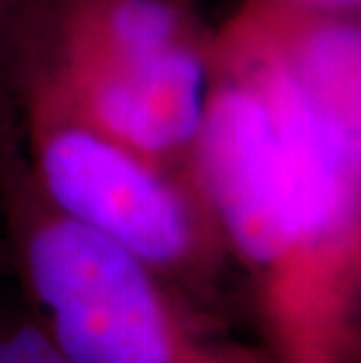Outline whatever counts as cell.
Wrapping results in <instances>:
<instances>
[{
	"label": "cell",
	"instance_id": "7",
	"mask_svg": "<svg viewBox=\"0 0 361 363\" xmlns=\"http://www.w3.org/2000/svg\"><path fill=\"white\" fill-rule=\"evenodd\" d=\"M0 363H68L28 310L0 312Z\"/></svg>",
	"mask_w": 361,
	"mask_h": 363
},
{
	"label": "cell",
	"instance_id": "2",
	"mask_svg": "<svg viewBox=\"0 0 361 363\" xmlns=\"http://www.w3.org/2000/svg\"><path fill=\"white\" fill-rule=\"evenodd\" d=\"M28 314L68 363H251L193 335L165 279L40 202L14 216Z\"/></svg>",
	"mask_w": 361,
	"mask_h": 363
},
{
	"label": "cell",
	"instance_id": "4",
	"mask_svg": "<svg viewBox=\"0 0 361 363\" xmlns=\"http://www.w3.org/2000/svg\"><path fill=\"white\" fill-rule=\"evenodd\" d=\"M211 66L190 40L134 59H96L84 75L91 127L162 162L193 150L211 94Z\"/></svg>",
	"mask_w": 361,
	"mask_h": 363
},
{
	"label": "cell",
	"instance_id": "5",
	"mask_svg": "<svg viewBox=\"0 0 361 363\" xmlns=\"http://www.w3.org/2000/svg\"><path fill=\"white\" fill-rule=\"evenodd\" d=\"M247 24L319 125L361 167V12L260 0Z\"/></svg>",
	"mask_w": 361,
	"mask_h": 363
},
{
	"label": "cell",
	"instance_id": "6",
	"mask_svg": "<svg viewBox=\"0 0 361 363\" xmlns=\"http://www.w3.org/2000/svg\"><path fill=\"white\" fill-rule=\"evenodd\" d=\"M190 40L186 17L172 0H111L99 14L96 59H134Z\"/></svg>",
	"mask_w": 361,
	"mask_h": 363
},
{
	"label": "cell",
	"instance_id": "3",
	"mask_svg": "<svg viewBox=\"0 0 361 363\" xmlns=\"http://www.w3.org/2000/svg\"><path fill=\"white\" fill-rule=\"evenodd\" d=\"M43 202L125 246L167 281L211 253L221 233L202 197L96 127H59L40 152Z\"/></svg>",
	"mask_w": 361,
	"mask_h": 363
},
{
	"label": "cell",
	"instance_id": "9",
	"mask_svg": "<svg viewBox=\"0 0 361 363\" xmlns=\"http://www.w3.org/2000/svg\"><path fill=\"white\" fill-rule=\"evenodd\" d=\"M359 10H361V5H359Z\"/></svg>",
	"mask_w": 361,
	"mask_h": 363
},
{
	"label": "cell",
	"instance_id": "1",
	"mask_svg": "<svg viewBox=\"0 0 361 363\" xmlns=\"http://www.w3.org/2000/svg\"><path fill=\"white\" fill-rule=\"evenodd\" d=\"M199 197L253 265L343 258L361 233V167L319 125L263 43L237 33L193 145Z\"/></svg>",
	"mask_w": 361,
	"mask_h": 363
},
{
	"label": "cell",
	"instance_id": "8",
	"mask_svg": "<svg viewBox=\"0 0 361 363\" xmlns=\"http://www.w3.org/2000/svg\"><path fill=\"white\" fill-rule=\"evenodd\" d=\"M291 3L307 5V7H319V10H352V12H361L359 10L361 0H291Z\"/></svg>",
	"mask_w": 361,
	"mask_h": 363
}]
</instances>
